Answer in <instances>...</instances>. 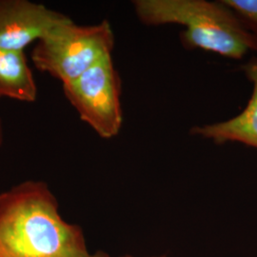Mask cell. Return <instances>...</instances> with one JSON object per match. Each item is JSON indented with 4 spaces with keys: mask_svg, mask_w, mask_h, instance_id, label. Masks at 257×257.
I'll return each instance as SVG.
<instances>
[{
    "mask_svg": "<svg viewBox=\"0 0 257 257\" xmlns=\"http://www.w3.org/2000/svg\"><path fill=\"white\" fill-rule=\"evenodd\" d=\"M241 19L257 42V0H222Z\"/></svg>",
    "mask_w": 257,
    "mask_h": 257,
    "instance_id": "ba28073f",
    "label": "cell"
},
{
    "mask_svg": "<svg viewBox=\"0 0 257 257\" xmlns=\"http://www.w3.org/2000/svg\"><path fill=\"white\" fill-rule=\"evenodd\" d=\"M139 20L148 26L177 24L185 28L181 42L186 49H200L240 59L256 51L257 42L237 15L223 1L136 0Z\"/></svg>",
    "mask_w": 257,
    "mask_h": 257,
    "instance_id": "7a4b0ae2",
    "label": "cell"
},
{
    "mask_svg": "<svg viewBox=\"0 0 257 257\" xmlns=\"http://www.w3.org/2000/svg\"><path fill=\"white\" fill-rule=\"evenodd\" d=\"M69 18L27 0H0V49L24 51Z\"/></svg>",
    "mask_w": 257,
    "mask_h": 257,
    "instance_id": "5b68a950",
    "label": "cell"
},
{
    "mask_svg": "<svg viewBox=\"0 0 257 257\" xmlns=\"http://www.w3.org/2000/svg\"><path fill=\"white\" fill-rule=\"evenodd\" d=\"M2 142H3V128H2V123L0 120V147L2 145Z\"/></svg>",
    "mask_w": 257,
    "mask_h": 257,
    "instance_id": "30bf717a",
    "label": "cell"
},
{
    "mask_svg": "<svg viewBox=\"0 0 257 257\" xmlns=\"http://www.w3.org/2000/svg\"><path fill=\"white\" fill-rule=\"evenodd\" d=\"M113 46L114 36L109 21L79 26L70 19L52 28L37 41L32 60L39 71L65 84L111 55Z\"/></svg>",
    "mask_w": 257,
    "mask_h": 257,
    "instance_id": "3957f363",
    "label": "cell"
},
{
    "mask_svg": "<svg viewBox=\"0 0 257 257\" xmlns=\"http://www.w3.org/2000/svg\"><path fill=\"white\" fill-rule=\"evenodd\" d=\"M243 71L252 83V93L246 108L229 120L191 130L194 136L212 140L215 143L239 142L257 149V57L243 66Z\"/></svg>",
    "mask_w": 257,
    "mask_h": 257,
    "instance_id": "8992f818",
    "label": "cell"
},
{
    "mask_svg": "<svg viewBox=\"0 0 257 257\" xmlns=\"http://www.w3.org/2000/svg\"><path fill=\"white\" fill-rule=\"evenodd\" d=\"M90 257H114L111 256L109 253L105 252V251H102V250H98V251H95L94 253H91ZM115 257H136L134 255H131V254H125V255H120V256ZM145 257H168L165 254H159V255H151V256H145Z\"/></svg>",
    "mask_w": 257,
    "mask_h": 257,
    "instance_id": "9c48e42d",
    "label": "cell"
},
{
    "mask_svg": "<svg viewBox=\"0 0 257 257\" xmlns=\"http://www.w3.org/2000/svg\"><path fill=\"white\" fill-rule=\"evenodd\" d=\"M66 98L80 118L103 138L119 133L123 122L121 108V79L111 55H107L81 75L63 84Z\"/></svg>",
    "mask_w": 257,
    "mask_h": 257,
    "instance_id": "277c9868",
    "label": "cell"
},
{
    "mask_svg": "<svg viewBox=\"0 0 257 257\" xmlns=\"http://www.w3.org/2000/svg\"><path fill=\"white\" fill-rule=\"evenodd\" d=\"M37 84L24 51L0 49V98L36 101Z\"/></svg>",
    "mask_w": 257,
    "mask_h": 257,
    "instance_id": "52a82bcc",
    "label": "cell"
},
{
    "mask_svg": "<svg viewBox=\"0 0 257 257\" xmlns=\"http://www.w3.org/2000/svg\"><path fill=\"white\" fill-rule=\"evenodd\" d=\"M81 227L63 219L54 193L28 180L0 193V257H90Z\"/></svg>",
    "mask_w": 257,
    "mask_h": 257,
    "instance_id": "6da1fadb",
    "label": "cell"
}]
</instances>
